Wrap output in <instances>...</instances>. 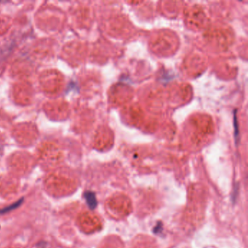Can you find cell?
<instances>
[{"label":"cell","instance_id":"6da1fadb","mask_svg":"<svg viewBox=\"0 0 248 248\" xmlns=\"http://www.w3.org/2000/svg\"><path fill=\"white\" fill-rule=\"evenodd\" d=\"M84 197L86 199L87 204L88 205L90 209L94 210L97 206V199L95 193L90 191H87L84 194Z\"/></svg>","mask_w":248,"mask_h":248},{"label":"cell","instance_id":"7a4b0ae2","mask_svg":"<svg viewBox=\"0 0 248 248\" xmlns=\"http://www.w3.org/2000/svg\"><path fill=\"white\" fill-rule=\"evenodd\" d=\"M23 200H24V199L21 198V199H18L17 201L11 204V205H8L7 207H5L4 208H2V209H0V215L7 213V212H11V211H12V210L18 208L20 206L23 204Z\"/></svg>","mask_w":248,"mask_h":248},{"label":"cell","instance_id":"3957f363","mask_svg":"<svg viewBox=\"0 0 248 248\" xmlns=\"http://www.w3.org/2000/svg\"><path fill=\"white\" fill-rule=\"evenodd\" d=\"M0 229H1V226H0Z\"/></svg>","mask_w":248,"mask_h":248}]
</instances>
